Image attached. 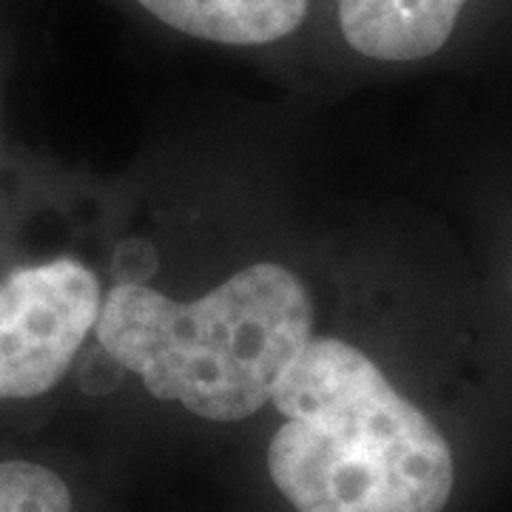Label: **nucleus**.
<instances>
[{
  "label": "nucleus",
  "instance_id": "nucleus-4",
  "mask_svg": "<svg viewBox=\"0 0 512 512\" xmlns=\"http://www.w3.org/2000/svg\"><path fill=\"white\" fill-rule=\"evenodd\" d=\"M476 0H336L339 32L356 55L419 63L441 55Z\"/></svg>",
  "mask_w": 512,
  "mask_h": 512
},
{
  "label": "nucleus",
  "instance_id": "nucleus-2",
  "mask_svg": "<svg viewBox=\"0 0 512 512\" xmlns=\"http://www.w3.org/2000/svg\"><path fill=\"white\" fill-rule=\"evenodd\" d=\"M94 336L151 399L197 421L239 424L271 404L313 339V296L279 262H254L194 302L120 282L103 296Z\"/></svg>",
  "mask_w": 512,
  "mask_h": 512
},
{
  "label": "nucleus",
  "instance_id": "nucleus-3",
  "mask_svg": "<svg viewBox=\"0 0 512 512\" xmlns=\"http://www.w3.org/2000/svg\"><path fill=\"white\" fill-rule=\"evenodd\" d=\"M100 305V279L72 256L0 276V404L49 396L97 328Z\"/></svg>",
  "mask_w": 512,
  "mask_h": 512
},
{
  "label": "nucleus",
  "instance_id": "nucleus-1",
  "mask_svg": "<svg viewBox=\"0 0 512 512\" xmlns=\"http://www.w3.org/2000/svg\"><path fill=\"white\" fill-rule=\"evenodd\" d=\"M265 478L288 512H447L456 453L365 350L313 336L276 384Z\"/></svg>",
  "mask_w": 512,
  "mask_h": 512
},
{
  "label": "nucleus",
  "instance_id": "nucleus-6",
  "mask_svg": "<svg viewBox=\"0 0 512 512\" xmlns=\"http://www.w3.org/2000/svg\"><path fill=\"white\" fill-rule=\"evenodd\" d=\"M0 512H89L74 481L52 461L0 456Z\"/></svg>",
  "mask_w": 512,
  "mask_h": 512
},
{
  "label": "nucleus",
  "instance_id": "nucleus-5",
  "mask_svg": "<svg viewBox=\"0 0 512 512\" xmlns=\"http://www.w3.org/2000/svg\"><path fill=\"white\" fill-rule=\"evenodd\" d=\"M180 35L220 46H268L302 29L311 0H134Z\"/></svg>",
  "mask_w": 512,
  "mask_h": 512
}]
</instances>
